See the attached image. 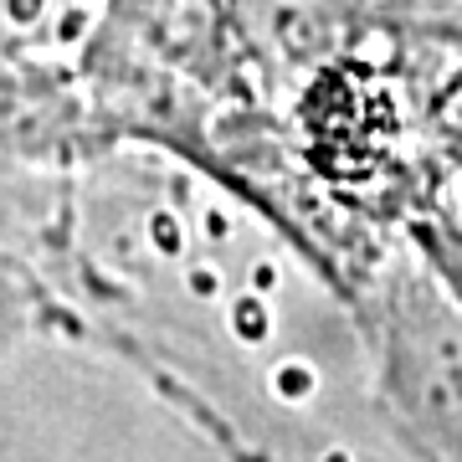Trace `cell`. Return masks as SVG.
<instances>
[{
    "label": "cell",
    "instance_id": "6",
    "mask_svg": "<svg viewBox=\"0 0 462 462\" xmlns=\"http://www.w3.org/2000/svg\"><path fill=\"white\" fill-rule=\"evenodd\" d=\"M42 5H47V0H5L11 21H21V26H32V21L42 16Z\"/></svg>",
    "mask_w": 462,
    "mask_h": 462
},
{
    "label": "cell",
    "instance_id": "7",
    "mask_svg": "<svg viewBox=\"0 0 462 462\" xmlns=\"http://www.w3.org/2000/svg\"><path fill=\"white\" fill-rule=\"evenodd\" d=\"M278 267H273V263H257V267H252V288H257V293H273V288H278Z\"/></svg>",
    "mask_w": 462,
    "mask_h": 462
},
{
    "label": "cell",
    "instance_id": "1",
    "mask_svg": "<svg viewBox=\"0 0 462 462\" xmlns=\"http://www.w3.org/2000/svg\"><path fill=\"white\" fill-rule=\"evenodd\" d=\"M226 319H231V334H236L242 345H263L267 334H273V319H267V303H263L257 288L236 298V303L226 309Z\"/></svg>",
    "mask_w": 462,
    "mask_h": 462
},
{
    "label": "cell",
    "instance_id": "3",
    "mask_svg": "<svg viewBox=\"0 0 462 462\" xmlns=\"http://www.w3.org/2000/svg\"><path fill=\"white\" fill-rule=\"evenodd\" d=\"M149 247L160 252V257H180V252H185L180 221H175L170 211H154V216H149Z\"/></svg>",
    "mask_w": 462,
    "mask_h": 462
},
{
    "label": "cell",
    "instance_id": "8",
    "mask_svg": "<svg viewBox=\"0 0 462 462\" xmlns=\"http://www.w3.org/2000/svg\"><path fill=\"white\" fill-rule=\"evenodd\" d=\"M206 231H211V242H226V216H221V211H206Z\"/></svg>",
    "mask_w": 462,
    "mask_h": 462
},
{
    "label": "cell",
    "instance_id": "5",
    "mask_svg": "<svg viewBox=\"0 0 462 462\" xmlns=\"http://www.w3.org/2000/svg\"><path fill=\"white\" fill-rule=\"evenodd\" d=\"M83 32H88V16H83V11H67V16L57 21V42H67V47H72Z\"/></svg>",
    "mask_w": 462,
    "mask_h": 462
},
{
    "label": "cell",
    "instance_id": "4",
    "mask_svg": "<svg viewBox=\"0 0 462 462\" xmlns=\"http://www.w3.org/2000/svg\"><path fill=\"white\" fill-rule=\"evenodd\" d=\"M185 288L196 298H216L221 293V273H216V267H190V273H185Z\"/></svg>",
    "mask_w": 462,
    "mask_h": 462
},
{
    "label": "cell",
    "instance_id": "2",
    "mask_svg": "<svg viewBox=\"0 0 462 462\" xmlns=\"http://www.w3.org/2000/svg\"><path fill=\"white\" fill-rule=\"evenodd\" d=\"M314 385H319L314 365H303V360H282L278 370H273V391H278L282 401H309Z\"/></svg>",
    "mask_w": 462,
    "mask_h": 462
}]
</instances>
